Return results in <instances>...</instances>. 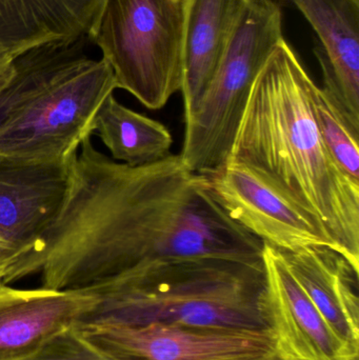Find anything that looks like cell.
<instances>
[{"label": "cell", "instance_id": "6da1fadb", "mask_svg": "<svg viewBox=\"0 0 359 360\" xmlns=\"http://www.w3.org/2000/svg\"><path fill=\"white\" fill-rule=\"evenodd\" d=\"M263 243L227 215L206 176L179 155L129 167L86 137L67 201L25 264L42 288L89 290L162 262L216 257L261 264Z\"/></svg>", "mask_w": 359, "mask_h": 360}, {"label": "cell", "instance_id": "7a4b0ae2", "mask_svg": "<svg viewBox=\"0 0 359 360\" xmlns=\"http://www.w3.org/2000/svg\"><path fill=\"white\" fill-rule=\"evenodd\" d=\"M314 84L282 40L255 80L229 158L320 222L359 266V186L322 143L312 107Z\"/></svg>", "mask_w": 359, "mask_h": 360}, {"label": "cell", "instance_id": "3957f363", "mask_svg": "<svg viewBox=\"0 0 359 360\" xmlns=\"http://www.w3.org/2000/svg\"><path fill=\"white\" fill-rule=\"evenodd\" d=\"M261 264L204 257L162 262L86 290L96 302L76 327L160 323L267 331Z\"/></svg>", "mask_w": 359, "mask_h": 360}, {"label": "cell", "instance_id": "277c9868", "mask_svg": "<svg viewBox=\"0 0 359 360\" xmlns=\"http://www.w3.org/2000/svg\"><path fill=\"white\" fill-rule=\"evenodd\" d=\"M284 39L282 6L249 0L212 82L185 120L179 156L190 171L207 175L226 164L255 80Z\"/></svg>", "mask_w": 359, "mask_h": 360}, {"label": "cell", "instance_id": "5b68a950", "mask_svg": "<svg viewBox=\"0 0 359 360\" xmlns=\"http://www.w3.org/2000/svg\"><path fill=\"white\" fill-rule=\"evenodd\" d=\"M183 29L185 0H107L88 38L117 89L159 110L183 86Z\"/></svg>", "mask_w": 359, "mask_h": 360}, {"label": "cell", "instance_id": "8992f818", "mask_svg": "<svg viewBox=\"0 0 359 360\" xmlns=\"http://www.w3.org/2000/svg\"><path fill=\"white\" fill-rule=\"evenodd\" d=\"M116 86L113 72L84 50L0 126V156L63 162L92 136L97 111Z\"/></svg>", "mask_w": 359, "mask_h": 360}, {"label": "cell", "instance_id": "52a82bcc", "mask_svg": "<svg viewBox=\"0 0 359 360\" xmlns=\"http://www.w3.org/2000/svg\"><path fill=\"white\" fill-rule=\"evenodd\" d=\"M73 158L36 162L0 156V287L25 278V262L67 201Z\"/></svg>", "mask_w": 359, "mask_h": 360}, {"label": "cell", "instance_id": "ba28073f", "mask_svg": "<svg viewBox=\"0 0 359 360\" xmlns=\"http://www.w3.org/2000/svg\"><path fill=\"white\" fill-rule=\"evenodd\" d=\"M76 328L113 360H232L274 352L267 331L160 323Z\"/></svg>", "mask_w": 359, "mask_h": 360}, {"label": "cell", "instance_id": "9c48e42d", "mask_svg": "<svg viewBox=\"0 0 359 360\" xmlns=\"http://www.w3.org/2000/svg\"><path fill=\"white\" fill-rule=\"evenodd\" d=\"M223 211L251 234L278 250L337 245L320 222L280 196L250 169L228 158L204 175Z\"/></svg>", "mask_w": 359, "mask_h": 360}, {"label": "cell", "instance_id": "30bf717a", "mask_svg": "<svg viewBox=\"0 0 359 360\" xmlns=\"http://www.w3.org/2000/svg\"><path fill=\"white\" fill-rule=\"evenodd\" d=\"M265 311L274 353L284 360H359L285 266L275 248L263 243Z\"/></svg>", "mask_w": 359, "mask_h": 360}, {"label": "cell", "instance_id": "8fae6325", "mask_svg": "<svg viewBox=\"0 0 359 360\" xmlns=\"http://www.w3.org/2000/svg\"><path fill=\"white\" fill-rule=\"evenodd\" d=\"M296 6L320 38L322 90L359 133V0H273Z\"/></svg>", "mask_w": 359, "mask_h": 360}, {"label": "cell", "instance_id": "7c38bea8", "mask_svg": "<svg viewBox=\"0 0 359 360\" xmlns=\"http://www.w3.org/2000/svg\"><path fill=\"white\" fill-rule=\"evenodd\" d=\"M96 302L86 290L0 287V360H20L74 327Z\"/></svg>", "mask_w": 359, "mask_h": 360}, {"label": "cell", "instance_id": "4fadbf2b", "mask_svg": "<svg viewBox=\"0 0 359 360\" xmlns=\"http://www.w3.org/2000/svg\"><path fill=\"white\" fill-rule=\"evenodd\" d=\"M278 251L333 331L359 351V266L328 245Z\"/></svg>", "mask_w": 359, "mask_h": 360}, {"label": "cell", "instance_id": "5bb4252c", "mask_svg": "<svg viewBox=\"0 0 359 360\" xmlns=\"http://www.w3.org/2000/svg\"><path fill=\"white\" fill-rule=\"evenodd\" d=\"M107 0H0V48L13 58L86 39Z\"/></svg>", "mask_w": 359, "mask_h": 360}, {"label": "cell", "instance_id": "9a60e30c", "mask_svg": "<svg viewBox=\"0 0 359 360\" xmlns=\"http://www.w3.org/2000/svg\"><path fill=\"white\" fill-rule=\"evenodd\" d=\"M249 0H185L181 94L185 120L212 82Z\"/></svg>", "mask_w": 359, "mask_h": 360}, {"label": "cell", "instance_id": "2e32d148", "mask_svg": "<svg viewBox=\"0 0 359 360\" xmlns=\"http://www.w3.org/2000/svg\"><path fill=\"white\" fill-rule=\"evenodd\" d=\"M99 137L110 158L129 167L154 164L171 155L173 139L157 120L137 113L109 95L93 120L92 135Z\"/></svg>", "mask_w": 359, "mask_h": 360}, {"label": "cell", "instance_id": "e0dca14e", "mask_svg": "<svg viewBox=\"0 0 359 360\" xmlns=\"http://www.w3.org/2000/svg\"><path fill=\"white\" fill-rule=\"evenodd\" d=\"M84 44V40H78L72 44H46L15 59L16 75L0 94V126L82 51Z\"/></svg>", "mask_w": 359, "mask_h": 360}, {"label": "cell", "instance_id": "ac0fdd59", "mask_svg": "<svg viewBox=\"0 0 359 360\" xmlns=\"http://www.w3.org/2000/svg\"><path fill=\"white\" fill-rule=\"evenodd\" d=\"M312 107L320 137L331 158L350 181L359 186V133L341 115L320 86H312Z\"/></svg>", "mask_w": 359, "mask_h": 360}, {"label": "cell", "instance_id": "d6986e66", "mask_svg": "<svg viewBox=\"0 0 359 360\" xmlns=\"http://www.w3.org/2000/svg\"><path fill=\"white\" fill-rule=\"evenodd\" d=\"M20 360H113L91 344L74 326L59 332Z\"/></svg>", "mask_w": 359, "mask_h": 360}, {"label": "cell", "instance_id": "ffe728a7", "mask_svg": "<svg viewBox=\"0 0 359 360\" xmlns=\"http://www.w3.org/2000/svg\"><path fill=\"white\" fill-rule=\"evenodd\" d=\"M16 75L15 59L0 48V94L10 86Z\"/></svg>", "mask_w": 359, "mask_h": 360}, {"label": "cell", "instance_id": "44dd1931", "mask_svg": "<svg viewBox=\"0 0 359 360\" xmlns=\"http://www.w3.org/2000/svg\"><path fill=\"white\" fill-rule=\"evenodd\" d=\"M232 360H284L280 359L275 353L272 352L269 354L259 355V356L246 357V359H238Z\"/></svg>", "mask_w": 359, "mask_h": 360}]
</instances>
